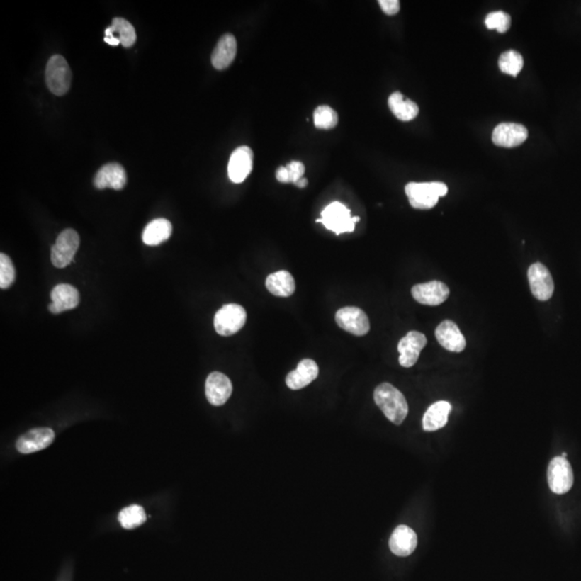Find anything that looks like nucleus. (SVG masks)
I'll list each match as a JSON object with an SVG mask.
<instances>
[{
    "mask_svg": "<svg viewBox=\"0 0 581 581\" xmlns=\"http://www.w3.org/2000/svg\"><path fill=\"white\" fill-rule=\"evenodd\" d=\"M373 400L385 416L394 424L404 422L408 414V404L402 392L390 383H381L373 392Z\"/></svg>",
    "mask_w": 581,
    "mask_h": 581,
    "instance_id": "f257e3e1",
    "label": "nucleus"
},
{
    "mask_svg": "<svg viewBox=\"0 0 581 581\" xmlns=\"http://www.w3.org/2000/svg\"><path fill=\"white\" fill-rule=\"evenodd\" d=\"M405 192L412 207L429 210L439 203V197L447 195L448 186L443 182H410L405 188Z\"/></svg>",
    "mask_w": 581,
    "mask_h": 581,
    "instance_id": "f03ea898",
    "label": "nucleus"
},
{
    "mask_svg": "<svg viewBox=\"0 0 581 581\" xmlns=\"http://www.w3.org/2000/svg\"><path fill=\"white\" fill-rule=\"evenodd\" d=\"M72 74L65 57L53 55L45 68V82L49 90L56 96H63L69 91Z\"/></svg>",
    "mask_w": 581,
    "mask_h": 581,
    "instance_id": "7ed1b4c3",
    "label": "nucleus"
},
{
    "mask_svg": "<svg viewBox=\"0 0 581 581\" xmlns=\"http://www.w3.org/2000/svg\"><path fill=\"white\" fill-rule=\"evenodd\" d=\"M80 246V237L78 232L72 228L63 230L60 234L55 244L52 247V264L57 269H65L72 264L74 255Z\"/></svg>",
    "mask_w": 581,
    "mask_h": 581,
    "instance_id": "20e7f679",
    "label": "nucleus"
},
{
    "mask_svg": "<svg viewBox=\"0 0 581 581\" xmlns=\"http://www.w3.org/2000/svg\"><path fill=\"white\" fill-rule=\"evenodd\" d=\"M317 222L322 223L327 230L335 232L336 235L354 232L356 225L354 217H351V211L339 201H334L325 207L322 211V219L317 220Z\"/></svg>",
    "mask_w": 581,
    "mask_h": 581,
    "instance_id": "39448f33",
    "label": "nucleus"
},
{
    "mask_svg": "<svg viewBox=\"0 0 581 581\" xmlns=\"http://www.w3.org/2000/svg\"><path fill=\"white\" fill-rule=\"evenodd\" d=\"M247 312L237 304L224 305L215 317V329L221 336L238 333L246 325Z\"/></svg>",
    "mask_w": 581,
    "mask_h": 581,
    "instance_id": "423d86ee",
    "label": "nucleus"
},
{
    "mask_svg": "<svg viewBox=\"0 0 581 581\" xmlns=\"http://www.w3.org/2000/svg\"><path fill=\"white\" fill-rule=\"evenodd\" d=\"M548 485L555 494H565L574 485V473L570 462L562 456H555L548 466Z\"/></svg>",
    "mask_w": 581,
    "mask_h": 581,
    "instance_id": "0eeeda50",
    "label": "nucleus"
},
{
    "mask_svg": "<svg viewBox=\"0 0 581 581\" xmlns=\"http://www.w3.org/2000/svg\"><path fill=\"white\" fill-rule=\"evenodd\" d=\"M528 279L531 292L535 298L541 302H546L552 298L555 290V282L552 279L549 269L545 265L541 263L531 265L528 271Z\"/></svg>",
    "mask_w": 581,
    "mask_h": 581,
    "instance_id": "6e6552de",
    "label": "nucleus"
},
{
    "mask_svg": "<svg viewBox=\"0 0 581 581\" xmlns=\"http://www.w3.org/2000/svg\"><path fill=\"white\" fill-rule=\"evenodd\" d=\"M336 323L340 329L356 336H364L371 329L368 317L358 307H344L336 313Z\"/></svg>",
    "mask_w": 581,
    "mask_h": 581,
    "instance_id": "1a4fd4ad",
    "label": "nucleus"
},
{
    "mask_svg": "<svg viewBox=\"0 0 581 581\" xmlns=\"http://www.w3.org/2000/svg\"><path fill=\"white\" fill-rule=\"evenodd\" d=\"M427 339L424 334L412 331L398 342L400 352V364L405 368H410L418 362L419 356L423 348L427 346Z\"/></svg>",
    "mask_w": 581,
    "mask_h": 581,
    "instance_id": "9d476101",
    "label": "nucleus"
},
{
    "mask_svg": "<svg viewBox=\"0 0 581 581\" xmlns=\"http://www.w3.org/2000/svg\"><path fill=\"white\" fill-rule=\"evenodd\" d=\"M412 298L427 306H439L449 298L450 290L447 284L441 281H429L427 283L416 284L412 288Z\"/></svg>",
    "mask_w": 581,
    "mask_h": 581,
    "instance_id": "9b49d317",
    "label": "nucleus"
},
{
    "mask_svg": "<svg viewBox=\"0 0 581 581\" xmlns=\"http://www.w3.org/2000/svg\"><path fill=\"white\" fill-rule=\"evenodd\" d=\"M253 167V152L247 145L236 149L228 162V177L234 184H242L247 179Z\"/></svg>",
    "mask_w": 581,
    "mask_h": 581,
    "instance_id": "f8f14e48",
    "label": "nucleus"
},
{
    "mask_svg": "<svg viewBox=\"0 0 581 581\" xmlns=\"http://www.w3.org/2000/svg\"><path fill=\"white\" fill-rule=\"evenodd\" d=\"M55 434L49 427H39L27 431L16 441V449L23 454L34 453L53 443Z\"/></svg>",
    "mask_w": 581,
    "mask_h": 581,
    "instance_id": "ddd939ff",
    "label": "nucleus"
},
{
    "mask_svg": "<svg viewBox=\"0 0 581 581\" xmlns=\"http://www.w3.org/2000/svg\"><path fill=\"white\" fill-rule=\"evenodd\" d=\"M528 136V130L521 124L502 123L494 128L492 141L502 148H516L522 145Z\"/></svg>",
    "mask_w": 581,
    "mask_h": 581,
    "instance_id": "4468645a",
    "label": "nucleus"
},
{
    "mask_svg": "<svg viewBox=\"0 0 581 581\" xmlns=\"http://www.w3.org/2000/svg\"><path fill=\"white\" fill-rule=\"evenodd\" d=\"M232 385L230 378L224 373L215 371L207 378L206 396L213 406H222L232 395Z\"/></svg>",
    "mask_w": 581,
    "mask_h": 581,
    "instance_id": "2eb2a0df",
    "label": "nucleus"
},
{
    "mask_svg": "<svg viewBox=\"0 0 581 581\" xmlns=\"http://www.w3.org/2000/svg\"><path fill=\"white\" fill-rule=\"evenodd\" d=\"M52 303L49 310L54 315L72 310L80 303V294L74 286L70 284H57L51 292Z\"/></svg>",
    "mask_w": 581,
    "mask_h": 581,
    "instance_id": "dca6fc26",
    "label": "nucleus"
},
{
    "mask_svg": "<svg viewBox=\"0 0 581 581\" xmlns=\"http://www.w3.org/2000/svg\"><path fill=\"white\" fill-rule=\"evenodd\" d=\"M128 177L123 166L118 163H109L103 165L95 174L94 186L99 190L113 188L122 190L126 186Z\"/></svg>",
    "mask_w": 581,
    "mask_h": 581,
    "instance_id": "f3484780",
    "label": "nucleus"
},
{
    "mask_svg": "<svg viewBox=\"0 0 581 581\" xmlns=\"http://www.w3.org/2000/svg\"><path fill=\"white\" fill-rule=\"evenodd\" d=\"M436 338L448 351L462 352L466 346V340L458 325L451 320H445L435 331Z\"/></svg>",
    "mask_w": 581,
    "mask_h": 581,
    "instance_id": "a211bd4d",
    "label": "nucleus"
},
{
    "mask_svg": "<svg viewBox=\"0 0 581 581\" xmlns=\"http://www.w3.org/2000/svg\"><path fill=\"white\" fill-rule=\"evenodd\" d=\"M418 537L410 526H398L390 537L389 546L391 551L397 557H408L416 550Z\"/></svg>",
    "mask_w": 581,
    "mask_h": 581,
    "instance_id": "6ab92c4d",
    "label": "nucleus"
},
{
    "mask_svg": "<svg viewBox=\"0 0 581 581\" xmlns=\"http://www.w3.org/2000/svg\"><path fill=\"white\" fill-rule=\"evenodd\" d=\"M237 54V41L232 34H225L220 38L213 50L211 63L218 70L226 69L235 60Z\"/></svg>",
    "mask_w": 581,
    "mask_h": 581,
    "instance_id": "aec40b11",
    "label": "nucleus"
},
{
    "mask_svg": "<svg viewBox=\"0 0 581 581\" xmlns=\"http://www.w3.org/2000/svg\"><path fill=\"white\" fill-rule=\"evenodd\" d=\"M319 375V367L315 361L305 359L295 371H290L286 378V385L290 390H300L310 385Z\"/></svg>",
    "mask_w": 581,
    "mask_h": 581,
    "instance_id": "412c9836",
    "label": "nucleus"
},
{
    "mask_svg": "<svg viewBox=\"0 0 581 581\" xmlns=\"http://www.w3.org/2000/svg\"><path fill=\"white\" fill-rule=\"evenodd\" d=\"M451 410V404L446 400L434 402L423 417V429L427 431H435L443 429L447 424L448 417Z\"/></svg>",
    "mask_w": 581,
    "mask_h": 581,
    "instance_id": "4be33fe9",
    "label": "nucleus"
},
{
    "mask_svg": "<svg viewBox=\"0 0 581 581\" xmlns=\"http://www.w3.org/2000/svg\"><path fill=\"white\" fill-rule=\"evenodd\" d=\"M172 225L168 220L155 219L145 226L142 232V242L147 246H159L169 239L171 236Z\"/></svg>",
    "mask_w": 581,
    "mask_h": 581,
    "instance_id": "5701e85b",
    "label": "nucleus"
},
{
    "mask_svg": "<svg viewBox=\"0 0 581 581\" xmlns=\"http://www.w3.org/2000/svg\"><path fill=\"white\" fill-rule=\"evenodd\" d=\"M266 288L273 295L288 298L295 292V280L288 271H277L267 277Z\"/></svg>",
    "mask_w": 581,
    "mask_h": 581,
    "instance_id": "b1692460",
    "label": "nucleus"
},
{
    "mask_svg": "<svg viewBox=\"0 0 581 581\" xmlns=\"http://www.w3.org/2000/svg\"><path fill=\"white\" fill-rule=\"evenodd\" d=\"M390 110L400 121L408 122L416 119L419 114V107L414 101L406 99L400 92L393 93L389 97Z\"/></svg>",
    "mask_w": 581,
    "mask_h": 581,
    "instance_id": "393cba45",
    "label": "nucleus"
},
{
    "mask_svg": "<svg viewBox=\"0 0 581 581\" xmlns=\"http://www.w3.org/2000/svg\"><path fill=\"white\" fill-rule=\"evenodd\" d=\"M110 32L113 35H118L116 38L119 39L121 45L124 47H130L136 43L137 35L134 26L125 18H114L112 20V25L108 27Z\"/></svg>",
    "mask_w": 581,
    "mask_h": 581,
    "instance_id": "a878e982",
    "label": "nucleus"
},
{
    "mask_svg": "<svg viewBox=\"0 0 581 581\" xmlns=\"http://www.w3.org/2000/svg\"><path fill=\"white\" fill-rule=\"evenodd\" d=\"M120 523L126 530H132V529L138 528L142 523H145L147 516H145V510L142 507L138 505H132L130 507L124 508L119 514Z\"/></svg>",
    "mask_w": 581,
    "mask_h": 581,
    "instance_id": "bb28decb",
    "label": "nucleus"
},
{
    "mask_svg": "<svg viewBox=\"0 0 581 581\" xmlns=\"http://www.w3.org/2000/svg\"><path fill=\"white\" fill-rule=\"evenodd\" d=\"M524 62L520 53H518L514 50L505 52L502 54L499 60L500 69L506 74H510L512 77H517L519 72L522 70Z\"/></svg>",
    "mask_w": 581,
    "mask_h": 581,
    "instance_id": "cd10ccee",
    "label": "nucleus"
},
{
    "mask_svg": "<svg viewBox=\"0 0 581 581\" xmlns=\"http://www.w3.org/2000/svg\"><path fill=\"white\" fill-rule=\"evenodd\" d=\"M313 121L319 130H332L338 123L337 112L329 106H320L313 112Z\"/></svg>",
    "mask_w": 581,
    "mask_h": 581,
    "instance_id": "c85d7f7f",
    "label": "nucleus"
},
{
    "mask_svg": "<svg viewBox=\"0 0 581 581\" xmlns=\"http://www.w3.org/2000/svg\"><path fill=\"white\" fill-rule=\"evenodd\" d=\"M16 280V269L11 259L5 253L0 254V288H9Z\"/></svg>",
    "mask_w": 581,
    "mask_h": 581,
    "instance_id": "c756f323",
    "label": "nucleus"
},
{
    "mask_svg": "<svg viewBox=\"0 0 581 581\" xmlns=\"http://www.w3.org/2000/svg\"><path fill=\"white\" fill-rule=\"evenodd\" d=\"M512 25V18L509 14L503 11L492 12L485 18V26L489 29H497V32L504 34L507 32Z\"/></svg>",
    "mask_w": 581,
    "mask_h": 581,
    "instance_id": "7c9ffc66",
    "label": "nucleus"
},
{
    "mask_svg": "<svg viewBox=\"0 0 581 581\" xmlns=\"http://www.w3.org/2000/svg\"><path fill=\"white\" fill-rule=\"evenodd\" d=\"M288 172H290V184H295L298 180L304 178L305 165L302 162H290L286 165Z\"/></svg>",
    "mask_w": 581,
    "mask_h": 581,
    "instance_id": "2f4dec72",
    "label": "nucleus"
},
{
    "mask_svg": "<svg viewBox=\"0 0 581 581\" xmlns=\"http://www.w3.org/2000/svg\"><path fill=\"white\" fill-rule=\"evenodd\" d=\"M378 4L380 5L381 9L387 16H395L400 9V4L398 0H379Z\"/></svg>",
    "mask_w": 581,
    "mask_h": 581,
    "instance_id": "473e14b6",
    "label": "nucleus"
},
{
    "mask_svg": "<svg viewBox=\"0 0 581 581\" xmlns=\"http://www.w3.org/2000/svg\"><path fill=\"white\" fill-rule=\"evenodd\" d=\"M276 178L281 184H290V172H288L286 166V167L278 168L277 171H276Z\"/></svg>",
    "mask_w": 581,
    "mask_h": 581,
    "instance_id": "72a5a7b5",
    "label": "nucleus"
},
{
    "mask_svg": "<svg viewBox=\"0 0 581 581\" xmlns=\"http://www.w3.org/2000/svg\"><path fill=\"white\" fill-rule=\"evenodd\" d=\"M105 35L106 37L105 39H103V40H105V43H108V45H112V47H116V45H121V43H120L119 39L116 38V37L114 36L113 34H111V33H110L109 30H108V29H106Z\"/></svg>",
    "mask_w": 581,
    "mask_h": 581,
    "instance_id": "f704fd0d",
    "label": "nucleus"
},
{
    "mask_svg": "<svg viewBox=\"0 0 581 581\" xmlns=\"http://www.w3.org/2000/svg\"><path fill=\"white\" fill-rule=\"evenodd\" d=\"M294 184H295L298 188H306L307 184H308V180H307L306 178H302V179L298 180V181H296Z\"/></svg>",
    "mask_w": 581,
    "mask_h": 581,
    "instance_id": "c9c22d12",
    "label": "nucleus"
},
{
    "mask_svg": "<svg viewBox=\"0 0 581 581\" xmlns=\"http://www.w3.org/2000/svg\"><path fill=\"white\" fill-rule=\"evenodd\" d=\"M566 456H568V454H566L565 452H564V453H562L561 456H562V458H566Z\"/></svg>",
    "mask_w": 581,
    "mask_h": 581,
    "instance_id": "e433bc0d",
    "label": "nucleus"
}]
</instances>
